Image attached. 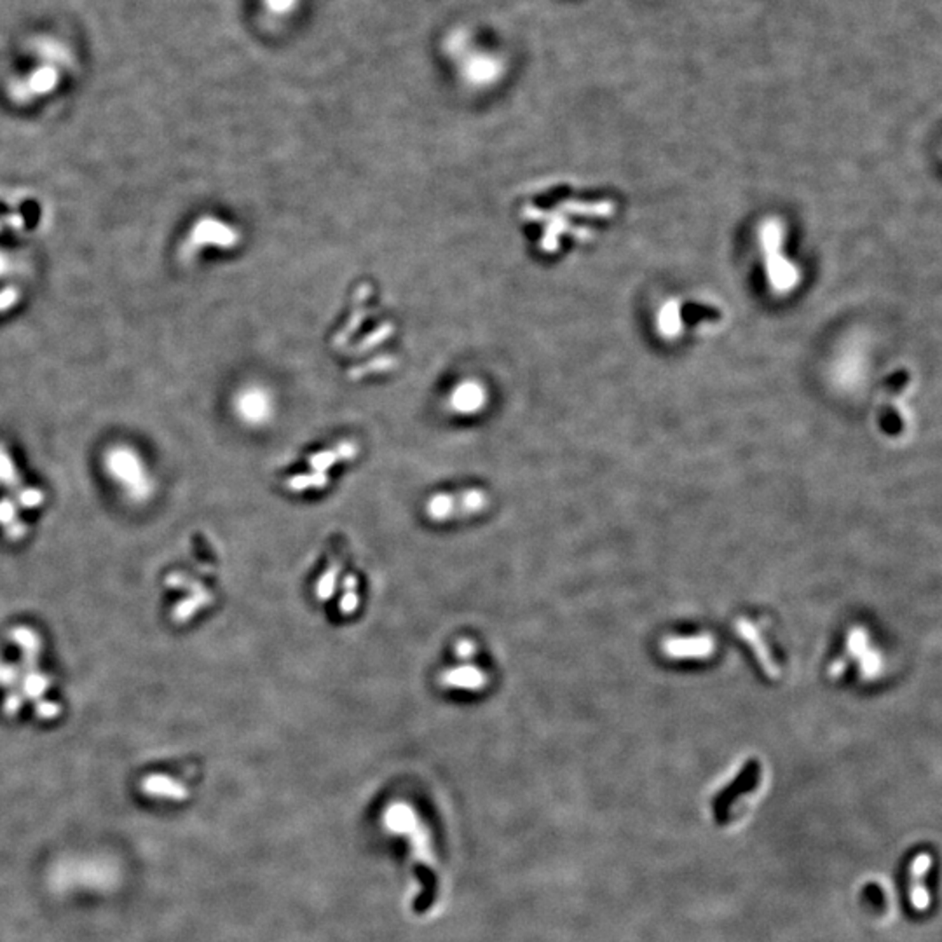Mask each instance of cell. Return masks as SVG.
I'll use <instances>...</instances> for the list:
<instances>
[{"label":"cell","instance_id":"cell-1","mask_svg":"<svg viewBox=\"0 0 942 942\" xmlns=\"http://www.w3.org/2000/svg\"><path fill=\"white\" fill-rule=\"evenodd\" d=\"M74 70L63 50L32 44L21 48L5 74V102L18 110H39L54 104L72 86Z\"/></svg>","mask_w":942,"mask_h":942},{"label":"cell","instance_id":"cell-2","mask_svg":"<svg viewBox=\"0 0 942 942\" xmlns=\"http://www.w3.org/2000/svg\"><path fill=\"white\" fill-rule=\"evenodd\" d=\"M51 208L32 189L0 191V243L21 248L39 238L50 225Z\"/></svg>","mask_w":942,"mask_h":942},{"label":"cell","instance_id":"cell-3","mask_svg":"<svg viewBox=\"0 0 942 942\" xmlns=\"http://www.w3.org/2000/svg\"><path fill=\"white\" fill-rule=\"evenodd\" d=\"M384 826L389 833L409 837L414 859L419 864L433 871L438 867L429 829L422 824L416 810L411 805L404 801H396L389 805L384 812Z\"/></svg>","mask_w":942,"mask_h":942},{"label":"cell","instance_id":"cell-4","mask_svg":"<svg viewBox=\"0 0 942 942\" xmlns=\"http://www.w3.org/2000/svg\"><path fill=\"white\" fill-rule=\"evenodd\" d=\"M105 465L108 471L130 489V494L137 499H145L151 491L153 483L145 470V465L138 452L126 445H117L114 449H108Z\"/></svg>","mask_w":942,"mask_h":942},{"label":"cell","instance_id":"cell-5","mask_svg":"<svg viewBox=\"0 0 942 942\" xmlns=\"http://www.w3.org/2000/svg\"><path fill=\"white\" fill-rule=\"evenodd\" d=\"M759 775H761L759 765L756 761H750L743 766V770L738 773V777L733 781L732 784L726 785L721 792L714 796L710 806H712L714 820L719 826H725L730 822L732 808L740 797L754 792V789L759 784Z\"/></svg>","mask_w":942,"mask_h":942},{"label":"cell","instance_id":"cell-6","mask_svg":"<svg viewBox=\"0 0 942 942\" xmlns=\"http://www.w3.org/2000/svg\"><path fill=\"white\" fill-rule=\"evenodd\" d=\"M236 416L247 426H262L274 416L272 395L257 384L243 388L234 398Z\"/></svg>","mask_w":942,"mask_h":942},{"label":"cell","instance_id":"cell-7","mask_svg":"<svg viewBox=\"0 0 942 942\" xmlns=\"http://www.w3.org/2000/svg\"><path fill=\"white\" fill-rule=\"evenodd\" d=\"M236 241V232L227 224L216 218H201L196 222L185 238L184 254L192 257L207 247H229Z\"/></svg>","mask_w":942,"mask_h":942},{"label":"cell","instance_id":"cell-8","mask_svg":"<svg viewBox=\"0 0 942 942\" xmlns=\"http://www.w3.org/2000/svg\"><path fill=\"white\" fill-rule=\"evenodd\" d=\"M662 651L667 658L672 660H705L714 655L716 640L710 633L696 635H671L663 639Z\"/></svg>","mask_w":942,"mask_h":942},{"label":"cell","instance_id":"cell-9","mask_svg":"<svg viewBox=\"0 0 942 942\" xmlns=\"http://www.w3.org/2000/svg\"><path fill=\"white\" fill-rule=\"evenodd\" d=\"M487 404L485 389L476 381H463L459 382L449 396V409L454 414L459 416H473L478 414Z\"/></svg>","mask_w":942,"mask_h":942},{"label":"cell","instance_id":"cell-10","mask_svg":"<svg viewBox=\"0 0 942 942\" xmlns=\"http://www.w3.org/2000/svg\"><path fill=\"white\" fill-rule=\"evenodd\" d=\"M438 684L447 689H465L476 693L489 684V676L480 667L465 663L440 672Z\"/></svg>","mask_w":942,"mask_h":942},{"label":"cell","instance_id":"cell-11","mask_svg":"<svg viewBox=\"0 0 942 942\" xmlns=\"http://www.w3.org/2000/svg\"><path fill=\"white\" fill-rule=\"evenodd\" d=\"M736 632L749 644V648L756 655V658H758L759 665L763 667V671L768 676H772V678H779L781 671H779V667H777V663H775V660H773V656L770 653V648L763 640V635H761V632L758 630V627L754 624H750L749 620L742 618V620L736 622Z\"/></svg>","mask_w":942,"mask_h":942},{"label":"cell","instance_id":"cell-12","mask_svg":"<svg viewBox=\"0 0 942 942\" xmlns=\"http://www.w3.org/2000/svg\"><path fill=\"white\" fill-rule=\"evenodd\" d=\"M30 295V279L0 281V325L20 313Z\"/></svg>","mask_w":942,"mask_h":942},{"label":"cell","instance_id":"cell-13","mask_svg":"<svg viewBox=\"0 0 942 942\" xmlns=\"http://www.w3.org/2000/svg\"><path fill=\"white\" fill-rule=\"evenodd\" d=\"M426 515L433 522H447L452 519H463V508L459 494L438 492L426 501Z\"/></svg>","mask_w":942,"mask_h":942},{"label":"cell","instance_id":"cell-14","mask_svg":"<svg viewBox=\"0 0 942 942\" xmlns=\"http://www.w3.org/2000/svg\"><path fill=\"white\" fill-rule=\"evenodd\" d=\"M357 456V445L353 444H341L335 451H325L318 452L310 459V465L314 471L326 473L330 467H334L339 461H349Z\"/></svg>","mask_w":942,"mask_h":942},{"label":"cell","instance_id":"cell-15","mask_svg":"<svg viewBox=\"0 0 942 942\" xmlns=\"http://www.w3.org/2000/svg\"><path fill=\"white\" fill-rule=\"evenodd\" d=\"M144 787L149 794H154L159 797H168V799H177V801L185 799L189 796V790L185 789V785L173 779H168V777H159V775L147 779Z\"/></svg>","mask_w":942,"mask_h":942},{"label":"cell","instance_id":"cell-16","mask_svg":"<svg viewBox=\"0 0 942 942\" xmlns=\"http://www.w3.org/2000/svg\"><path fill=\"white\" fill-rule=\"evenodd\" d=\"M339 575H341V564L332 562L330 568L319 576V579L316 581V588H314L318 601L326 602L335 595V590L339 586Z\"/></svg>","mask_w":942,"mask_h":942},{"label":"cell","instance_id":"cell-17","mask_svg":"<svg viewBox=\"0 0 942 942\" xmlns=\"http://www.w3.org/2000/svg\"><path fill=\"white\" fill-rule=\"evenodd\" d=\"M328 485V475L321 471H314L310 475H297L287 480V487L294 492H304L311 489H323Z\"/></svg>","mask_w":942,"mask_h":942},{"label":"cell","instance_id":"cell-18","mask_svg":"<svg viewBox=\"0 0 942 942\" xmlns=\"http://www.w3.org/2000/svg\"><path fill=\"white\" fill-rule=\"evenodd\" d=\"M478 653V646L475 640L471 639H459L456 644H454V655L459 662L463 663H470L471 660L476 656Z\"/></svg>","mask_w":942,"mask_h":942},{"label":"cell","instance_id":"cell-19","mask_svg":"<svg viewBox=\"0 0 942 942\" xmlns=\"http://www.w3.org/2000/svg\"><path fill=\"white\" fill-rule=\"evenodd\" d=\"M358 606H360L358 590H346V592H342V597H341V601H339V611H341V615L349 616V615L357 613Z\"/></svg>","mask_w":942,"mask_h":942},{"label":"cell","instance_id":"cell-20","mask_svg":"<svg viewBox=\"0 0 942 942\" xmlns=\"http://www.w3.org/2000/svg\"><path fill=\"white\" fill-rule=\"evenodd\" d=\"M295 4V0H267V5L276 11V12H285L288 11L292 5Z\"/></svg>","mask_w":942,"mask_h":942},{"label":"cell","instance_id":"cell-21","mask_svg":"<svg viewBox=\"0 0 942 942\" xmlns=\"http://www.w3.org/2000/svg\"><path fill=\"white\" fill-rule=\"evenodd\" d=\"M341 588H342V592H346V590H358V579H357V576H344L342 581H341Z\"/></svg>","mask_w":942,"mask_h":942}]
</instances>
